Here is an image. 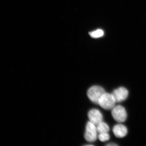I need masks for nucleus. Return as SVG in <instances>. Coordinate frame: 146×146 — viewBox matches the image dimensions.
Here are the masks:
<instances>
[{
	"mask_svg": "<svg viewBox=\"0 0 146 146\" xmlns=\"http://www.w3.org/2000/svg\"><path fill=\"white\" fill-rule=\"evenodd\" d=\"M112 115L114 119L119 123L123 122L127 118L125 108L120 105L115 106L112 109Z\"/></svg>",
	"mask_w": 146,
	"mask_h": 146,
	"instance_id": "obj_3",
	"label": "nucleus"
},
{
	"mask_svg": "<svg viewBox=\"0 0 146 146\" xmlns=\"http://www.w3.org/2000/svg\"><path fill=\"white\" fill-rule=\"evenodd\" d=\"M107 146H117V144L113 143H109L108 144H107Z\"/></svg>",
	"mask_w": 146,
	"mask_h": 146,
	"instance_id": "obj_11",
	"label": "nucleus"
},
{
	"mask_svg": "<svg viewBox=\"0 0 146 146\" xmlns=\"http://www.w3.org/2000/svg\"><path fill=\"white\" fill-rule=\"evenodd\" d=\"M89 121L97 125L103 121L102 115L99 110L96 109L91 110L88 113Z\"/></svg>",
	"mask_w": 146,
	"mask_h": 146,
	"instance_id": "obj_6",
	"label": "nucleus"
},
{
	"mask_svg": "<svg viewBox=\"0 0 146 146\" xmlns=\"http://www.w3.org/2000/svg\"><path fill=\"white\" fill-rule=\"evenodd\" d=\"M128 94L127 89L124 87H121L114 90L112 95L116 102H119L126 99Z\"/></svg>",
	"mask_w": 146,
	"mask_h": 146,
	"instance_id": "obj_5",
	"label": "nucleus"
},
{
	"mask_svg": "<svg viewBox=\"0 0 146 146\" xmlns=\"http://www.w3.org/2000/svg\"><path fill=\"white\" fill-rule=\"evenodd\" d=\"M106 93V92L102 87L99 86H94L88 90L87 96L89 99L94 103L98 104L100 99Z\"/></svg>",
	"mask_w": 146,
	"mask_h": 146,
	"instance_id": "obj_1",
	"label": "nucleus"
},
{
	"mask_svg": "<svg viewBox=\"0 0 146 146\" xmlns=\"http://www.w3.org/2000/svg\"><path fill=\"white\" fill-rule=\"evenodd\" d=\"M113 133L116 137L117 138H123L126 136L127 133V129L125 126L119 124L113 127Z\"/></svg>",
	"mask_w": 146,
	"mask_h": 146,
	"instance_id": "obj_7",
	"label": "nucleus"
},
{
	"mask_svg": "<svg viewBox=\"0 0 146 146\" xmlns=\"http://www.w3.org/2000/svg\"><path fill=\"white\" fill-rule=\"evenodd\" d=\"M97 131L98 133H108L109 131V126L106 123L102 121L96 126Z\"/></svg>",
	"mask_w": 146,
	"mask_h": 146,
	"instance_id": "obj_8",
	"label": "nucleus"
},
{
	"mask_svg": "<svg viewBox=\"0 0 146 146\" xmlns=\"http://www.w3.org/2000/svg\"><path fill=\"white\" fill-rule=\"evenodd\" d=\"M110 138V136L108 133H100L98 136L99 139L102 142L108 141Z\"/></svg>",
	"mask_w": 146,
	"mask_h": 146,
	"instance_id": "obj_10",
	"label": "nucleus"
},
{
	"mask_svg": "<svg viewBox=\"0 0 146 146\" xmlns=\"http://www.w3.org/2000/svg\"><path fill=\"white\" fill-rule=\"evenodd\" d=\"M116 102L112 94L106 93L100 99L98 104L104 109L109 110L114 108Z\"/></svg>",
	"mask_w": 146,
	"mask_h": 146,
	"instance_id": "obj_2",
	"label": "nucleus"
},
{
	"mask_svg": "<svg viewBox=\"0 0 146 146\" xmlns=\"http://www.w3.org/2000/svg\"><path fill=\"white\" fill-rule=\"evenodd\" d=\"M98 132L96 125L89 121L86 124L84 138L88 142H94L97 140Z\"/></svg>",
	"mask_w": 146,
	"mask_h": 146,
	"instance_id": "obj_4",
	"label": "nucleus"
},
{
	"mask_svg": "<svg viewBox=\"0 0 146 146\" xmlns=\"http://www.w3.org/2000/svg\"><path fill=\"white\" fill-rule=\"evenodd\" d=\"M104 34V31L101 29H98L95 31L89 33L90 36L94 38H100L103 36Z\"/></svg>",
	"mask_w": 146,
	"mask_h": 146,
	"instance_id": "obj_9",
	"label": "nucleus"
}]
</instances>
